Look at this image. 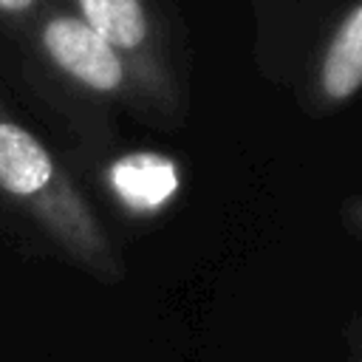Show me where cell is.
I'll list each match as a JSON object with an SVG mask.
<instances>
[{
	"mask_svg": "<svg viewBox=\"0 0 362 362\" xmlns=\"http://www.w3.org/2000/svg\"><path fill=\"white\" fill-rule=\"evenodd\" d=\"M0 204L28 221L57 252L88 274L113 283L122 260L68 167L20 122L0 96Z\"/></svg>",
	"mask_w": 362,
	"mask_h": 362,
	"instance_id": "obj_1",
	"label": "cell"
},
{
	"mask_svg": "<svg viewBox=\"0 0 362 362\" xmlns=\"http://www.w3.org/2000/svg\"><path fill=\"white\" fill-rule=\"evenodd\" d=\"M144 82L161 127H175L187 113L184 45L167 0H62Z\"/></svg>",
	"mask_w": 362,
	"mask_h": 362,
	"instance_id": "obj_2",
	"label": "cell"
},
{
	"mask_svg": "<svg viewBox=\"0 0 362 362\" xmlns=\"http://www.w3.org/2000/svg\"><path fill=\"white\" fill-rule=\"evenodd\" d=\"M20 42L28 45L34 57L76 93L105 105H122L139 119L161 124L158 110L136 68L68 6L59 3L48 8L20 37Z\"/></svg>",
	"mask_w": 362,
	"mask_h": 362,
	"instance_id": "obj_3",
	"label": "cell"
},
{
	"mask_svg": "<svg viewBox=\"0 0 362 362\" xmlns=\"http://www.w3.org/2000/svg\"><path fill=\"white\" fill-rule=\"evenodd\" d=\"M362 88V0H354L328 34L317 65L314 93L320 107H337Z\"/></svg>",
	"mask_w": 362,
	"mask_h": 362,
	"instance_id": "obj_4",
	"label": "cell"
},
{
	"mask_svg": "<svg viewBox=\"0 0 362 362\" xmlns=\"http://www.w3.org/2000/svg\"><path fill=\"white\" fill-rule=\"evenodd\" d=\"M175 167L164 156L136 153L119 158L110 170V187L133 212H153L175 192Z\"/></svg>",
	"mask_w": 362,
	"mask_h": 362,
	"instance_id": "obj_5",
	"label": "cell"
},
{
	"mask_svg": "<svg viewBox=\"0 0 362 362\" xmlns=\"http://www.w3.org/2000/svg\"><path fill=\"white\" fill-rule=\"evenodd\" d=\"M62 0H0V25H6L17 40L54 6Z\"/></svg>",
	"mask_w": 362,
	"mask_h": 362,
	"instance_id": "obj_6",
	"label": "cell"
},
{
	"mask_svg": "<svg viewBox=\"0 0 362 362\" xmlns=\"http://www.w3.org/2000/svg\"><path fill=\"white\" fill-rule=\"evenodd\" d=\"M342 215H345V221H348L356 232H362V198H351V201H345Z\"/></svg>",
	"mask_w": 362,
	"mask_h": 362,
	"instance_id": "obj_7",
	"label": "cell"
},
{
	"mask_svg": "<svg viewBox=\"0 0 362 362\" xmlns=\"http://www.w3.org/2000/svg\"><path fill=\"white\" fill-rule=\"evenodd\" d=\"M351 354H348V362H362V320L351 325Z\"/></svg>",
	"mask_w": 362,
	"mask_h": 362,
	"instance_id": "obj_8",
	"label": "cell"
}]
</instances>
